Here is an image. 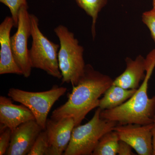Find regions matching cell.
<instances>
[{
  "label": "cell",
  "instance_id": "52a82bcc",
  "mask_svg": "<svg viewBox=\"0 0 155 155\" xmlns=\"http://www.w3.org/2000/svg\"><path fill=\"white\" fill-rule=\"evenodd\" d=\"M28 8V7H22L20 8L17 31L11 37L14 60L25 78L30 76L32 69L28 48V39L31 36V14Z\"/></svg>",
  "mask_w": 155,
  "mask_h": 155
},
{
  "label": "cell",
  "instance_id": "3957f363",
  "mask_svg": "<svg viewBox=\"0 0 155 155\" xmlns=\"http://www.w3.org/2000/svg\"><path fill=\"white\" fill-rule=\"evenodd\" d=\"M54 31L60 41L58 60L62 83H71L75 86L83 75L86 66L83 57L84 49L74 34L65 25H58Z\"/></svg>",
  "mask_w": 155,
  "mask_h": 155
},
{
  "label": "cell",
  "instance_id": "e0dca14e",
  "mask_svg": "<svg viewBox=\"0 0 155 155\" xmlns=\"http://www.w3.org/2000/svg\"><path fill=\"white\" fill-rule=\"evenodd\" d=\"M48 147L47 133L45 130H42L37 137L28 155H46Z\"/></svg>",
  "mask_w": 155,
  "mask_h": 155
},
{
  "label": "cell",
  "instance_id": "ac0fdd59",
  "mask_svg": "<svg viewBox=\"0 0 155 155\" xmlns=\"http://www.w3.org/2000/svg\"><path fill=\"white\" fill-rule=\"evenodd\" d=\"M0 2L8 8L14 21V27L17 28L19 10L22 7H28L27 0H0Z\"/></svg>",
  "mask_w": 155,
  "mask_h": 155
},
{
  "label": "cell",
  "instance_id": "7c38bea8",
  "mask_svg": "<svg viewBox=\"0 0 155 155\" xmlns=\"http://www.w3.org/2000/svg\"><path fill=\"white\" fill-rule=\"evenodd\" d=\"M35 120L31 111L23 104H14L11 99L0 97V123L1 129L10 128L14 131L22 123Z\"/></svg>",
  "mask_w": 155,
  "mask_h": 155
},
{
  "label": "cell",
  "instance_id": "44dd1931",
  "mask_svg": "<svg viewBox=\"0 0 155 155\" xmlns=\"http://www.w3.org/2000/svg\"><path fill=\"white\" fill-rule=\"evenodd\" d=\"M132 147L126 142L119 140L117 154L119 155H135L132 151Z\"/></svg>",
  "mask_w": 155,
  "mask_h": 155
},
{
  "label": "cell",
  "instance_id": "9a60e30c",
  "mask_svg": "<svg viewBox=\"0 0 155 155\" xmlns=\"http://www.w3.org/2000/svg\"><path fill=\"white\" fill-rule=\"evenodd\" d=\"M119 140V135L115 130L107 132L100 139L92 155H117Z\"/></svg>",
  "mask_w": 155,
  "mask_h": 155
},
{
  "label": "cell",
  "instance_id": "277c9868",
  "mask_svg": "<svg viewBox=\"0 0 155 155\" xmlns=\"http://www.w3.org/2000/svg\"><path fill=\"white\" fill-rule=\"evenodd\" d=\"M101 110L98 107L89 122L74 127L69 144L63 155H92L101 137L114 130L118 123L101 118Z\"/></svg>",
  "mask_w": 155,
  "mask_h": 155
},
{
  "label": "cell",
  "instance_id": "9c48e42d",
  "mask_svg": "<svg viewBox=\"0 0 155 155\" xmlns=\"http://www.w3.org/2000/svg\"><path fill=\"white\" fill-rule=\"evenodd\" d=\"M75 127L74 119L72 117L58 120L48 119L45 129L49 144L46 155H63L69 144Z\"/></svg>",
  "mask_w": 155,
  "mask_h": 155
},
{
  "label": "cell",
  "instance_id": "8fae6325",
  "mask_svg": "<svg viewBox=\"0 0 155 155\" xmlns=\"http://www.w3.org/2000/svg\"><path fill=\"white\" fill-rule=\"evenodd\" d=\"M14 27L11 17H6L0 24V74L22 75L14 60L11 41V29Z\"/></svg>",
  "mask_w": 155,
  "mask_h": 155
},
{
  "label": "cell",
  "instance_id": "ba28073f",
  "mask_svg": "<svg viewBox=\"0 0 155 155\" xmlns=\"http://www.w3.org/2000/svg\"><path fill=\"white\" fill-rule=\"evenodd\" d=\"M153 123L148 125L137 124L119 125L114 130L120 140L126 142L140 155H153Z\"/></svg>",
  "mask_w": 155,
  "mask_h": 155
},
{
  "label": "cell",
  "instance_id": "8992f818",
  "mask_svg": "<svg viewBox=\"0 0 155 155\" xmlns=\"http://www.w3.org/2000/svg\"><path fill=\"white\" fill-rule=\"evenodd\" d=\"M67 87L57 85L51 89L42 92L25 91L19 89L11 88L8 96L15 101L21 103L33 113L35 121L45 130L48 114L54 103L67 92Z\"/></svg>",
  "mask_w": 155,
  "mask_h": 155
},
{
  "label": "cell",
  "instance_id": "603a6c76",
  "mask_svg": "<svg viewBox=\"0 0 155 155\" xmlns=\"http://www.w3.org/2000/svg\"><path fill=\"white\" fill-rule=\"evenodd\" d=\"M153 8L152 9L155 11V0H153Z\"/></svg>",
  "mask_w": 155,
  "mask_h": 155
},
{
  "label": "cell",
  "instance_id": "4fadbf2b",
  "mask_svg": "<svg viewBox=\"0 0 155 155\" xmlns=\"http://www.w3.org/2000/svg\"><path fill=\"white\" fill-rule=\"evenodd\" d=\"M126 69L114 80L113 84L126 89H137L144 80L146 70V58L139 55L134 60L127 57Z\"/></svg>",
  "mask_w": 155,
  "mask_h": 155
},
{
  "label": "cell",
  "instance_id": "7402d4cb",
  "mask_svg": "<svg viewBox=\"0 0 155 155\" xmlns=\"http://www.w3.org/2000/svg\"><path fill=\"white\" fill-rule=\"evenodd\" d=\"M152 132L153 155H155V117L154 122H153Z\"/></svg>",
  "mask_w": 155,
  "mask_h": 155
},
{
  "label": "cell",
  "instance_id": "5b68a950",
  "mask_svg": "<svg viewBox=\"0 0 155 155\" xmlns=\"http://www.w3.org/2000/svg\"><path fill=\"white\" fill-rule=\"evenodd\" d=\"M31 46L29 49V58L32 68L43 70L53 77L62 79L58 54L60 45L48 39L39 27V19L36 16L30 14Z\"/></svg>",
  "mask_w": 155,
  "mask_h": 155
},
{
  "label": "cell",
  "instance_id": "30bf717a",
  "mask_svg": "<svg viewBox=\"0 0 155 155\" xmlns=\"http://www.w3.org/2000/svg\"><path fill=\"white\" fill-rule=\"evenodd\" d=\"M43 130L35 120L19 125L12 131L6 155H28L39 134Z\"/></svg>",
  "mask_w": 155,
  "mask_h": 155
},
{
  "label": "cell",
  "instance_id": "5bb4252c",
  "mask_svg": "<svg viewBox=\"0 0 155 155\" xmlns=\"http://www.w3.org/2000/svg\"><path fill=\"white\" fill-rule=\"evenodd\" d=\"M137 90L126 89L113 84L100 100L98 107L102 110L117 107L130 99Z\"/></svg>",
  "mask_w": 155,
  "mask_h": 155
},
{
  "label": "cell",
  "instance_id": "7a4b0ae2",
  "mask_svg": "<svg viewBox=\"0 0 155 155\" xmlns=\"http://www.w3.org/2000/svg\"><path fill=\"white\" fill-rule=\"evenodd\" d=\"M146 70L144 80L130 99L121 105L110 110H103L101 118L114 121L119 125L153 123L155 117V95L149 97V81L155 67V49L147 55Z\"/></svg>",
  "mask_w": 155,
  "mask_h": 155
},
{
  "label": "cell",
  "instance_id": "d6986e66",
  "mask_svg": "<svg viewBox=\"0 0 155 155\" xmlns=\"http://www.w3.org/2000/svg\"><path fill=\"white\" fill-rule=\"evenodd\" d=\"M142 20L148 29L155 42V11L152 9L144 12L142 16Z\"/></svg>",
  "mask_w": 155,
  "mask_h": 155
},
{
  "label": "cell",
  "instance_id": "2e32d148",
  "mask_svg": "<svg viewBox=\"0 0 155 155\" xmlns=\"http://www.w3.org/2000/svg\"><path fill=\"white\" fill-rule=\"evenodd\" d=\"M77 5L84 11L92 19L91 31L93 39L96 35V25L99 14L107 3L108 0H75Z\"/></svg>",
  "mask_w": 155,
  "mask_h": 155
},
{
  "label": "cell",
  "instance_id": "6da1fadb",
  "mask_svg": "<svg viewBox=\"0 0 155 155\" xmlns=\"http://www.w3.org/2000/svg\"><path fill=\"white\" fill-rule=\"evenodd\" d=\"M113 82L110 77L95 70L91 64H86L83 75L73 86L68 101L53 111L51 119L58 120L72 117L75 126L80 125L90 111L98 107L100 97Z\"/></svg>",
  "mask_w": 155,
  "mask_h": 155
},
{
  "label": "cell",
  "instance_id": "ffe728a7",
  "mask_svg": "<svg viewBox=\"0 0 155 155\" xmlns=\"http://www.w3.org/2000/svg\"><path fill=\"white\" fill-rule=\"evenodd\" d=\"M0 135V155L6 154L11 141L12 130L10 128L1 129Z\"/></svg>",
  "mask_w": 155,
  "mask_h": 155
}]
</instances>
